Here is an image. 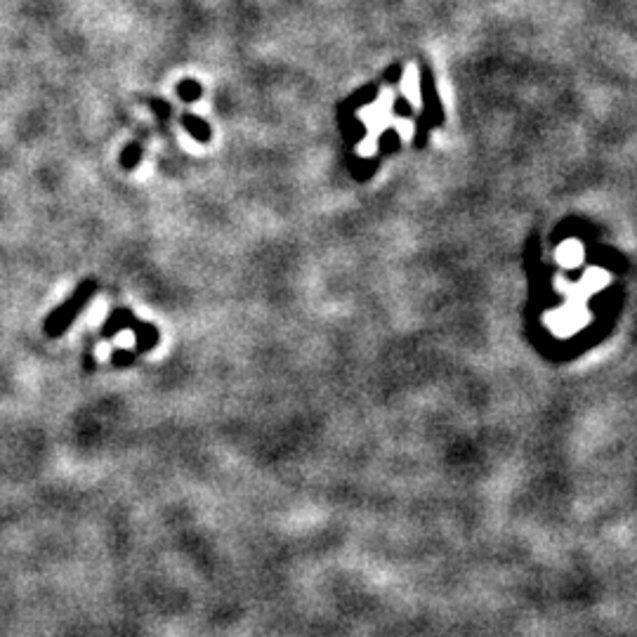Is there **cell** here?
<instances>
[{"label": "cell", "instance_id": "8992f818", "mask_svg": "<svg viewBox=\"0 0 637 637\" xmlns=\"http://www.w3.org/2000/svg\"><path fill=\"white\" fill-rule=\"evenodd\" d=\"M142 144L140 142H130L128 147H123L121 151V168L123 170H135L142 163Z\"/></svg>", "mask_w": 637, "mask_h": 637}, {"label": "cell", "instance_id": "9c48e42d", "mask_svg": "<svg viewBox=\"0 0 637 637\" xmlns=\"http://www.w3.org/2000/svg\"><path fill=\"white\" fill-rule=\"evenodd\" d=\"M83 369L88 373H93L97 369V361H95V352H93V338H90L88 350L83 352Z\"/></svg>", "mask_w": 637, "mask_h": 637}, {"label": "cell", "instance_id": "7a4b0ae2", "mask_svg": "<svg viewBox=\"0 0 637 637\" xmlns=\"http://www.w3.org/2000/svg\"><path fill=\"white\" fill-rule=\"evenodd\" d=\"M137 321H140V317H137V314L130 310V307H114V310L107 314V319L102 321L100 333H97V336H100L102 340H111V338H116L118 333L133 331V328L137 326Z\"/></svg>", "mask_w": 637, "mask_h": 637}, {"label": "cell", "instance_id": "3957f363", "mask_svg": "<svg viewBox=\"0 0 637 637\" xmlns=\"http://www.w3.org/2000/svg\"><path fill=\"white\" fill-rule=\"evenodd\" d=\"M135 333V347L133 350L137 352V357H144V354L154 352L156 347L161 343V331L159 326L151 324V321H137V326L133 328Z\"/></svg>", "mask_w": 637, "mask_h": 637}, {"label": "cell", "instance_id": "6da1fadb", "mask_svg": "<svg viewBox=\"0 0 637 637\" xmlns=\"http://www.w3.org/2000/svg\"><path fill=\"white\" fill-rule=\"evenodd\" d=\"M97 291H100V281L97 279L88 277L78 281L69 298L59 302L55 310L43 319V336L50 340H57L67 331H71V326L76 324V319L90 307V302H93Z\"/></svg>", "mask_w": 637, "mask_h": 637}, {"label": "cell", "instance_id": "5b68a950", "mask_svg": "<svg viewBox=\"0 0 637 637\" xmlns=\"http://www.w3.org/2000/svg\"><path fill=\"white\" fill-rule=\"evenodd\" d=\"M175 93L180 100L185 102H196L203 97V88L199 81H194V78H185V81H180L175 85Z\"/></svg>", "mask_w": 637, "mask_h": 637}, {"label": "cell", "instance_id": "52a82bcc", "mask_svg": "<svg viewBox=\"0 0 637 637\" xmlns=\"http://www.w3.org/2000/svg\"><path fill=\"white\" fill-rule=\"evenodd\" d=\"M137 359H140L137 352L126 350V347H116V350L111 352V366H114V369H130Z\"/></svg>", "mask_w": 637, "mask_h": 637}, {"label": "cell", "instance_id": "277c9868", "mask_svg": "<svg viewBox=\"0 0 637 637\" xmlns=\"http://www.w3.org/2000/svg\"><path fill=\"white\" fill-rule=\"evenodd\" d=\"M182 126H185V130L194 137V140H199L203 144L213 140V130H210L208 121H203V118L192 114V111H185V114H182Z\"/></svg>", "mask_w": 637, "mask_h": 637}, {"label": "cell", "instance_id": "ba28073f", "mask_svg": "<svg viewBox=\"0 0 637 637\" xmlns=\"http://www.w3.org/2000/svg\"><path fill=\"white\" fill-rule=\"evenodd\" d=\"M151 107V111H154L156 114V118H159V121H163L166 123L168 118H170V114H173V109H170V104L166 102V100H161V97H147V100H144Z\"/></svg>", "mask_w": 637, "mask_h": 637}]
</instances>
